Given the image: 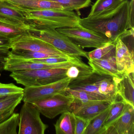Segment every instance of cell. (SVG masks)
I'll use <instances>...</instances> for the list:
<instances>
[{
    "mask_svg": "<svg viewBox=\"0 0 134 134\" xmlns=\"http://www.w3.org/2000/svg\"><path fill=\"white\" fill-rule=\"evenodd\" d=\"M67 69H46L17 70L10 76L18 83L25 87L41 86L52 83L67 77Z\"/></svg>",
    "mask_w": 134,
    "mask_h": 134,
    "instance_id": "3",
    "label": "cell"
},
{
    "mask_svg": "<svg viewBox=\"0 0 134 134\" xmlns=\"http://www.w3.org/2000/svg\"><path fill=\"white\" fill-rule=\"evenodd\" d=\"M6 97H7V96H4V97H0V100H2V99H3L4 98H6Z\"/></svg>",
    "mask_w": 134,
    "mask_h": 134,
    "instance_id": "36",
    "label": "cell"
},
{
    "mask_svg": "<svg viewBox=\"0 0 134 134\" xmlns=\"http://www.w3.org/2000/svg\"><path fill=\"white\" fill-rule=\"evenodd\" d=\"M84 63L78 57H76L74 59L70 62L55 63L40 62L8 57L4 64V70L12 72L17 70L41 69H68L72 66L81 65Z\"/></svg>",
    "mask_w": 134,
    "mask_h": 134,
    "instance_id": "8",
    "label": "cell"
},
{
    "mask_svg": "<svg viewBox=\"0 0 134 134\" xmlns=\"http://www.w3.org/2000/svg\"><path fill=\"white\" fill-rule=\"evenodd\" d=\"M24 92V88L16 86L12 83L5 84L0 83V97L9 96Z\"/></svg>",
    "mask_w": 134,
    "mask_h": 134,
    "instance_id": "31",
    "label": "cell"
},
{
    "mask_svg": "<svg viewBox=\"0 0 134 134\" xmlns=\"http://www.w3.org/2000/svg\"><path fill=\"white\" fill-rule=\"evenodd\" d=\"M118 97L110 105L108 115L100 134H103L105 130L113 123L121 115L124 111L126 103L121 99V100H118Z\"/></svg>",
    "mask_w": 134,
    "mask_h": 134,
    "instance_id": "22",
    "label": "cell"
},
{
    "mask_svg": "<svg viewBox=\"0 0 134 134\" xmlns=\"http://www.w3.org/2000/svg\"><path fill=\"white\" fill-rule=\"evenodd\" d=\"M64 92L72 96L74 101L80 102L103 101L96 95L85 91L72 90L67 87L65 89Z\"/></svg>",
    "mask_w": 134,
    "mask_h": 134,
    "instance_id": "26",
    "label": "cell"
},
{
    "mask_svg": "<svg viewBox=\"0 0 134 134\" xmlns=\"http://www.w3.org/2000/svg\"><path fill=\"white\" fill-rule=\"evenodd\" d=\"M73 98L64 92L33 102L41 114L53 119L64 112L69 111L73 102Z\"/></svg>",
    "mask_w": 134,
    "mask_h": 134,
    "instance_id": "7",
    "label": "cell"
},
{
    "mask_svg": "<svg viewBox=\"0 0 134 134\" xmlns=\"http://www.w3.org/2000/svg\"><path fill=\"white\" fill-rule=\"evenodd\" d=\"M29 25L24 20L0 16V36L10 39L29 32Z\"/></svg>",
    "mask_w": 134,
    "mask_h": 134,
    "instance_id": "15",
    "label": "cell"
},
{
    "mask_svg": "<svg viewBox=\"0 0 134 134\" xmlns=\"http://www.w3.org/2000/svg\"><path fill=\"white\" fill-rule=\"evenodd\" d=\"M134 107L125 103L120 116L105 130L103 134H134Z\"/></svg>",
    "mask_w": 134,
    "mask_h": 134,
    "instance_id": "12",
    "label": "cell"
},
{
    "mask_svg": "<svg viewBox=\"0 0 134 134\" xmlns=\"http://www.w3.org/2000/svg\"><path fill=\"white\" fill-rule=\"evenodd\" d=\"M110 106L90 120L84 134H100Z\"/></svg>",
    "mask_w": 134,
    "mask_h": 134,
    "instance_id": "24",
    "label": "cell"
},
{
    "mask_svg": "<svg viewBox=\"0 0 134 134\" xmlns=\"http://www.w3.org/2000/svg\"><path fill=\"white\" fill-rule=\"evenodd\" d=\"M89 65L95 72L103 75L120 78L122 74L118 70L115 56L101 59H88Z\"/></svg>",
    "mask_w": 134,
    "mask_h": 134,
    "instance_id": "17",
    "label": "cell"
},
{
    "mask_svg": "<svg viewBox=\"0 0 134 134\" xmlns=\"http://www.w3.org/2000/svg\"><path fill=\"white\" fill-rule=\"evenodd\" d=\"M14 5L30 28L56 29L80 25V14L72 11L31 9Z\"/></svg>",
    "mask_w": 134,
    "mask_h": 134,
    "instance_id": "2",
    "label": "cell"
},
{
    "mask_svg": "<svg viewBox=\"0 0 134 134\" xmlns=\"http://www.w3.org/2000/svg\"><path fill=\"white\" fill-rule=\"evenodd\" d=\"M0 16L18 20H24L23 15L13 4L0 0Z\"/></svg>",
    "mask_w": 134,
    "mask_h": 134,
    "instance_id": "27",
    "label": "cell"
},
{
    "mask_svg": "<svg viewBox=\"0 0 134 134\" xmlns=\"http://www.w3.org/2000/svg\"><path fill=\"white\" fill-rule=\"evenodd\" d=\"M105 75L93 72L75 79H71L67 88L72 90L85 91L94 94L103 101L113 103L114 101L100 94L98 87L99 80Z\"/></svg>",
    "mask_w": 134,
    "mask_h": 134,
    "instance_id": "11",
    "label": "cell"
},
{
    "mask_svg": "<svg viewBox=\"0 0 134 134\" xmlns=\"http://www.w3.org/2000/svg\"><path fill=\"white\" fill-rule=\"evenodd\" d=\"M115 44L109 41L103 46L88 52V59H101L115 56Z\"/></svg>",
    "mask_w": 134,
    "mask_h": 134,
    "instance_id": "23",
    "label": "cell"
},
{
    "mask_svg": "<svg viewBox=\"0 0 134 134\" xmlns=\"http://www.w3.org/2000/svg\"><path fill=\"white\" fill-rule=\"evenodd\" d=\"M134 0H124L109 12L81 18L80 25L99 34L115 44L118 38L134 36Z\"/></svg>",
    "mask_w": 134,
    "mask_h": 134,
    "instance_id": "1",
    "label": "cell"
},
{
    "mask_svg": "<svg viewBox=\"0 0 134 134\" xmlns=\"http://www.w3.org/2000/svg\"><path fill=\"white\" fill-rule=\"evenodd\" d=\"M75 126V116L70 111L62 113L54 124L56 134H74Z\"/></svg>",
    "mask_w": 134,
    "mask_h": 134,
    "instance_id": "19",
    "label": "cell"
},
{
    "mask_svg": "<svg viewBox=\"0 0 134 134\" xmlns=\"http://www.w3.org/2000/svg\"><path fill=\"white\" fill-rule=\"evenodd\" d=\"M10 49L9 48H0V62H6L9 57Z\"/></svg>",
    "mask_w": 134,
    "mask_h": 134,
    "instance_id": "33",
    "label": "cell"
},
{
    "mask_svg": "<svg viewBox=\"0 0 134 134\" xmlns=\"http://www.w3.org/2000/svg\"><path fill=\"white\" fill-rule=\"evenodd\" d=\"M4 63L0 62V71L4 70Z\"/></svg>",
    "mask_w": 134,
    "mask_h": 134,
    "instance_id": "35",
    "label": "cell"
},
{
    "mask_svg": "<svg viewBox=\"0 0 134 134\" xmlns=\"http://www.w3.org/2000/svg\"><path fill=\"white\" fill-rule=\"evenodd\" d=\"M19 114L14 113L7 120L0 124V134H17Z\"/></svg>",
    "mask_w": 134,
    "mask_h": 134,
    "instance_id": "29",
    "label": "cell"
},
{
    "mask_svg": "<svg viewBox=\"0 0 134 134\" xmlns=\"http://www.w3.org/2000/svg\"><path fill=\"white\" fill-rule=\"evenodd\" d=\"M71 79L67 77L56 82L41 86L25 87L23 92L24 102L32 103L64 92Z\"/></svg>",
    "mask_w": 134,
    "mask_h": 134,
    "instance_id": "10",
    "label": "cell"
},
{
    "mask_svg": "<svg viewBox=\"0 0 134 134\" xmlns=\"http://www.w3.org/2000/svg\"><path fill=\"white\" fill-rule=\"evenodd\" d=\"M0 48H10L9 39L0 36Z\"/></svg>",
    "mask_w": 134,
    "mask_h": 134,
    "instance_id": "34",
    "label": "cell"
},
{
    "mask_svg": "<svg viewBox=\"0 0 134 134\" xmlns=\"http://www.w3.org/2000/svg\"><path fill=\"white\" fill-rule=\"evenodd\" d=\"M124 0H97L87 17H94L109 12L116 8Z\"/></svg>",
    "mask_w": 134,
    "mask_h": 134,
    "instance_id": "20",
    "label": "cell"
},
{
    "mask_svg": "<svg viewBox=\"0 0 134 134\" xmlns=\"http://www.w3.org/2000/svg\"><path fill=\"white\" fill-rule=\"evenodd\" d=\"M23 93L7 96L0 100V115L15 110L16 107L23 99Z\"/></svg>",
    "mask_w": 134,
    "mask_h": 134,
    "instance_id": "25",
    "label": "cell"
},
{
    "mask_svg": "<svg viewBox=\"0 0 134 134\" xmlns=\"http://www.w3.org/2000/svg\"><path fill=\"white\" fill-rule=\"evenodd\" d=\"M29 32L32 36L48 43L70 56L83 57L88 59V52L73 43L66 36L55 29L31 28Z\"/></svg>",
    "mask_w": 134,
    "mask_h": 134,
    "instance_id": "4",
    "label": "cell"
},
{
    "mask_svg": "<svg viewBox=\"0 0 134 134\" xmlns=\"http://www.w3.org/2000/svg\"><path fill=\"white\" fill-rule=\"evenodd\" d=\"M70 55H59L45 52L30 51L23 50H12L10 51L9 57L17 58L21 59H41L53 57H66Z\"/></svg>",
    "mask_w": 134,
    "mask_h": 134,
    "instance_id": "21",
    "label": "cell"
},
{
    "mask_svg": "<svg viewBox=\"0 0 134 134\" xmlns=\"http://www.w3.org/2000/svg\"><path fill=\"white\" fill-rule=\"evenodd\" d=\"M118 95L125 103L134 107V72L124 74L116 78Z\"/></svg>",
    "mask_w": 134,
    "mask_h": 134,
    "instance_id": "16",
    "label": "cell"
},
{
    "mask_svg": "<svg viewBox=\"0 0 134 134\" xmlns=\"http://www.w3.org/2000/svg\"><path fill=\"white\" fill-rule=\"evenodd\" d=\"M94 72L93 69L85 63L77 65H73L67 69L66 74V76L72 79H75Z\"/></svg>",
    "mask_w": 134,
    "mask_h": 134,
    "instance_id": "30",
    "label": "cell"
},
{
    "mask_svg": "<svg viewBox=\"0 0 134 134\" xmlns=\"http://www.w3.org/2000/svg\"><path fill=\"white\" fill-rule=\"evenodd\" d=\"M74 116L75 119L74 134H84L90 120L84 119L75 115Z\"/></svg>",
    "mask_w": 134,
    "mask_h": 134,
    "instance_id": "32",
    "label": "cell"
},
{
    "mask_svg": "<svg viewBox=\"0 0 134 134\" xmlns=\"http://www.w3.org/2000/svg\"><path fill=\"white\" fill-rule=\"evenodd\" d=\"M40 112L32 103L24 102L19 114V134H44L48 125L40 117Z\"/></svg>",
    "mask_w": 134,
    "mask_h": 134,
    "instance_id": "6",
    "label": "cell"
},
{
    "mask_svg": "<svg viewBox=\"0 0 134 134\" xmlns=\"http://www.w3.org/2000/svg\"><path fill=\"white\" fill-rule=\"evenodd\" d=\"M111 103L107 101L83 103L74 100L69 111L72 112L75 116L91 120L109 107Z\"/></svg>",
    "mask_w": 134,
    "mask_h": 134,
    "instance_id": "13",
    "label": "cell"
},
{
    "mask_svg": "<svg viewBox=\"0 0 134 134\" xmlns=\"http://www.w3.org/2000/svg\"><path fill=\"white\" fill-rule=\"evenodd\" d=\"M56 30L66 36L82 49L85 48H98L110 41L104 36L80 25L77 27L59 28Z\"/></svg>",
    "mask_w": 134,
    "mask_h": 134,
    "instance_id": "5",
    "label": "cell"
},
{
    "mask_svg": "<svg viewBox=\"0 0 134 134\" xmlns=\"http://www.w3.org/2000/svg\"><path fill=\"white\" fill-rule=\"evenodd\" d=\"M16 6L34 9L64 10L59 4L48 0H3Z\"/></svg>",
    "mask_w": 134,
    "mask_h": 134,
    "instance_id": "18",
    "label": "cell"
},
{
    "mask_svg": "<svg viewBox=\"0 0 134 134\" xmlns=\"http://www.w3.org/2000/svg\"><path fill=\"white\" fill-rule=\"evenodd\" d=\"M56 2L62 5L65 10L76 11L80 14L79 10L90 6L91 0H48Z\"/></svg>",
    "mask_w": 134,
    "mask_h": 134,
    "instance_id": "28",
    "label": "cell"
},
{
    "mask_svg": "<svg viewBox=\"0 0 134 134\" xmlns=\"http://www.w3.org/2000/svg\"><path fill=\"white\" fill-rule=\"evenodd\" d=\"M12 50H23L59 55H66L48 43L32 36L29 32L9 40Z\"/></svg>",
    "mask_w": 134,
    "mask_h": 134,
    "instance_id": "9",
    "label": "cell"
},
{
    "mask_svg": "<svg viewBox=\"0 0 134 134\" xmlns=\"http://www.w3.org/2000/svg\"><path fill=\"white\" fill-rule=\"evenodd\" d=\"M117 68L121 74L134 72V51L130 50L121 38L115 43Z\"/></svg>",
    "mask_w": 134,
    "mask_h": 134,
    "instance_id": "14",
    "label": "cell"
}]
</instances>
